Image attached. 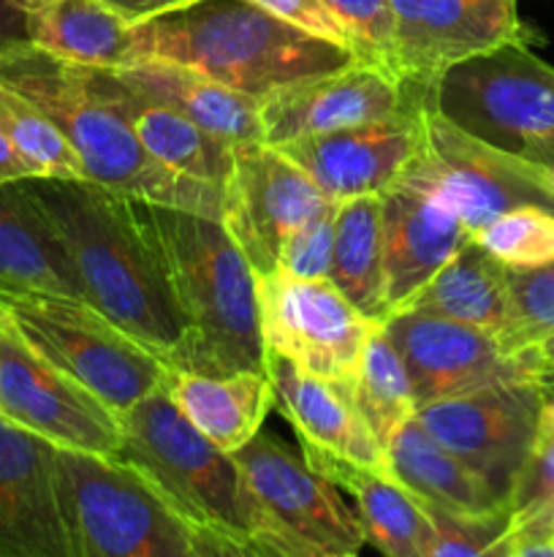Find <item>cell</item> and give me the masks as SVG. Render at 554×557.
Masks as SVG:
<instances>
[{"label":"cell","mask_w":554,"mask_h":557,"mask_svg":"<svg viewBox=\"0 0 554 557\" xmlns=\"http://www.w3.org/2000/svg\"><path fill=\"white\" fill-rule=\"evenodd\" d=\"M20 183L63 243L81 299L166 368L182 370L188 324L136 228L128 199L90 180L27 177Z\"/></svg>","instance_id":"cell-1"},{"label":"cell","mask_w":554,"mask_h":557,"mask_svg":"<svg viewBox=\"0 0 554 557\" xmlns=\"http://www.w3.org/2000/svg\"><path fill=\"white\" fill-rule=\"evenodd\" d=\"M136 228L155 256L190 332V373H266L259 277L221 218L128 199Z\"/></svg>","instance_id":"cell-2"},{"label":"cell","mask_w":554,"mask_h":557,"mask_svg":"<svg viewBox=\"0 0 554 557\" xmlns=\"http://www.w3.org/2000/svg\"><path fill=\"white\" fill-rule=\"evenodd\" d=\"M0 82L41 109L79 158L85 177L125 199L223 215V188L182 177L141 147L130 125L103 101L81 65L63 63L33 44L0 52Z\"/></svg>","instance_id":"cell-3"},{"label":"cell","mask_w":554,"mask_h":557,"mask_svg":"<svg viewBox=\"0 0 554 557\" xmlns=\"http://www.w3.org/2000/svg\"><path fill=\"white\" fill-rule=\"evenodd\" d=\"M139 60L179 63L261 101L293 82L353 63V54L250 0H196L134 25V63Z\"/></svg>","instance_id":"cell-4"},{"label":"cell","mask_w":554,"mask_h":557,"mask_svg":"<svg viewBox=\"0 0 554 557\" xmlns=\"http://www.w3.org/2000/svg\"><path fill=\"white\" fill-rule=\"evenodd\" d=\"M117 462L139 473L185 522L234 533L282 531L244 484L231 455L179 413L166 389L119 413Z\"/></svg>","instance_id":"cell-5"},{"label":"cell","mask_w":554,"mask_h":557,"mask_svg":"<svg viewBox=\"0 0 554 557\" xmlns=\"http://www.w3.org/2000/svg\"><path fill=\"white\" fill-rule=\"evenodd\" d=\"M0 319L43 362L92 392L117 417L168 381L172 368L81 299L0 286Z\"/></svg>","instance_id":"cell-6"},{"label":"cell","mask_w":554,"mask_h":557,"mask_svg":"<svg viewBox=\"0 0 554 557\" xmlns=\"http://www.w3.org/2000/svg\"><path fill=\"white\" fill-rule=\"evenodd\" d=\"M58 479L74 557H199L188 522L123 462L58 449Z\"/></svg>","instance_id":"cell-7"},{"label":"cell","mask_w":554,"mask_h":557,"mask_svg":"<svg viewBox=\"0 0 554 557\" xmlns=\"http://www.w3.org/2000/svg\"><path fill=\"white\" fill-rule=\"evenodd\" d=\"M400 185L449 207L473 237L494 218L519 207L554 212V183L541 166L467 134L435 107L432 98L421 114V145Z\"/></svg>","instance_id":"cell-8"},{"label":"cell","mask_w":554,"mask_h":557,"mask_svg":"<svg viewBox=\"0 0 554 557\" xmlns=\"http://www.w3.org/2000/svg\"><path fill=\"white\" fill-rule=\"evenodd\" d=\"M432 103L467 134L521 152L554 136V65L532 44H505L445 71Z\"/></svg>","instance_id":"cell-9"},{"label":"cell","mask_w":554,"mask_h":557,"mask_svg":"<svg viewBox=\"0 0 554 557\" xmlns=\"http://www.w3.org/2000/svg\"><path fill=\"white\" fill-rule=\"evenodd\" d=\"M259 308L266 351L348 389L369 337L383 326L358 313L329 281H302L280 270L259 277Z\"/></svg>","instance_id":"cell-10"},{"label":"cell","mask_w":554,"mask_h":557,"mask_svg":"<svg viewBox=\"0 0 554 557\" xmlns=\"http://www.w3.org/2000/svg\"><path fill=\"white\" fill-rule=\"evenodd\" d=\"M543 395L527 381H503L416 408L421 428L476 471L508 504L532 444Z\"/></svg>","instance_id":"cell-11"},{"label":"cell","mask_w":554,"mask_h":557,"mask_svg":"<svg viewBox=\"0 0 554 557\" xmlns=\"http://www.w3.org/2000/svg\"><path fill=\"white\" fill-rule=\"evenodd\" d=\"M335 205L288 156L266 141L234 147V172L223 188V226L255 277L277 270L282 245L302 223Z\"/></svg>","instance_id":"cell-12"},{"label":"cell","mask_w":554,"mask_h":557,"mask_svg":"<svg viewBox=\"0 0 554 557\" xmlns=\"http://www.w3.org/2000/svg\"><path fill=\"white\" fill-rule=\"evenodd\" d=\"M394 14V74L432 90L462 60L505 44H532L519 0H389Z\"/></svg>","instance_id":"cell-13"},{"label":"cell","mask_w":554,"mask_h":557,"mask_svg":"<svg viewBox=\"0 0 554 557\" xmlns=\"http://www.w3.org/2000/svg\"><path fill=\"white\" fill-rule=\"evenodd\" d=\"M429 98L432 90L402 85L386 71L353 60L342 69L307 76L261 98V134L266 145L282 147L396 117Z\"/></svg>","instance_id":"cell-14"},{"label":"cell","mask_w":554,"mask_h":557,"mask_svg":"<svg viewBox=\"0 0 554 557\" xmlns=\"http://www.w3.org/2000/svg\"><path fill=\"white\" fill-rule=\"evenodd\" d=\"M231 457L250 493L282 531L331 555L358 557L364 531L356 511L291 446L261 430Z\"/></svg>","instance_id":"cell-15"},{"label":"cell","mask_w":554,"mask_h":557,"mask_svg":"<svg viewBox=\"0 0 554 557\" xmlns=\"http://www.w3.org/2000/svg\"><path fill=\"white\" fill-rule=\"evenodd\" d=\"M383 330L405 364L416 408L503 381H527L519 357L476 326L400 310L386 319Z\"/></svg>","instance_id":"cell-16"},{"label":"cell","mask_w":554,"mask_h":557,"mask_svg":"<svg viewBox=\"0 0 554 557\" xmlns=\"http://www.w3.org/2000/svg\"><path fill=\"white\" fill-rule=\"evenodd\" d=\"M421 107L378 123L310 136L277 150L291 158L329 201L383 196L396 188L421 145Z\"/></svg>","instance_id":"cell-17"},{"label":"cell","mask_w":554,"mask_h":557,"mask_svg":"<svg viewBox=\"0 0 554 557\" xmlns=\"http://www.w3.org/2000/svg\"><path fill=\"white\" fill-rule=\"evenodd\" d=\"M0 557H74L58 446L0 417Z\"/></svg>","instance_id":"cell-18"},{"label":"cell","mask_w":554,"mask_h":557,"mask_svg":"<svg viewBox=\"0 0 554 557\" xmlns=\"http://www.w3.org/2000/svg\"><path fill=\"white\" fill-rule=\"evenodd\" d=\"M473 237L432 196L396 185L383 194V283L389 315L400 313Z\"/></svg>","instance_id":"cell-19"},{"label":"cell","mask_w":554,"mask_h":557,"mask_svg":"<svg viewBox=\"0 0 554 557\" xmlns=\"http://www.w3.org/2000/svg\"><path fill=\"white\" fill-rule=\"evenodd\" d=\"M266 375L275 386V408L297 430L302 449L389 471L386 449L364 424L348 386L304 373L275 351H266Z\"/></svg>","instance_id":"cell-20"},{"label":"cell","mask_w":554,"mask_h":557,"mask_svg":"<svg viewBox=\"0 0 554 557\" xmlns=\"http://www.w3.org/2000/svg\"><path fill=\"white\" fill-rule=\"evenodd\" d=\"M85 69V65H81ZM103 101L130 125L147 152L182 177L226 188L234 172V145L201 128L185 114L139 96L109 69H85Z\"/></svg>","instance_id":"cell-21"},{"label":"cell","mask_w":554,"mask_h":557,"mask_svg":"<svg viewBox=\"0 0 554 557\" xmlns=\"http://www.w3.org/2000/svg\"><path fill=\"white\" fill-rule=\"evenodd\" d=\"M313 471L353 498V511L364 531V544L383 557H424L435 539V520L421 500L413 498L389 471L356 466L318 449H302Z\"/></svg>","instance_id":"cell-22"},{"label":"cell","mask_w":554,"mask_h":557,"mask_svg":"<svg viewBox=\"0 0 554 557\" xmlns=\"http://www.w3.org/2000/svg\"><path fill=\"white\" fill-rule=\"evenodd\" d=\"M109 71L134 92L185 114L196 125L226 139L228 145L264 141L259 114L261 101L242 96L199 71L168 60H139Z\"/></svg>","instance_id":"cell-23"},{"label":"cell","mask_w":554,"mask_h":557,"mask_svg":"<svg viewBox=\"0 0 554 557\" xmlns=\"http://www.w3.org/2000/svg\"><path fill=\"white\" fill-rule=\"evenodd\" d=\"M166 395L185 419L226 455L242 449L275 408V386L261 370L228 375L168 370Z\"/></svg>","instance_id":"cell-24"},{"label":"cell","mask_w":554,"mask_h":557,"mask_svg":"<svg viewBox=\"0 0 554 557\" xmlns=\"http://www.w3.org/2000/svg\"><path fill=\"white\" fill-rule=\"evenodd\" d=\"M386 468L416 500L454 517H489L508 511V504L440 446L416 417L400 428L386 446Z\"/></svg>","instance_id":"cell-25"},{"label":"cell","mask_w":554,"mask_h":557,"mask_svg":"<svg viewBox=\"0 0 554 557\" xmlns=\"http://www.w3.org/2000/svg\"><path fill=\"white\" fill-rule=\"evenodd\" d=\"M0 286L81 299L63 243L20 180H0Z\"/></svg>","instance_id":"cell-26"},{"label":"cell","mask_w":554,"mask_h":557,"mask_svg":"<svg viewBox=\"0 0 554 557\" xmlns=\"http://www.w3.org/2000/svg\"><path fill=\"white\" fill-rule=\"evenodd\" d=\"M405 310L476 326L500 341L508 326L505 264H500L476 237H467L454 259L413 297Z\"/></svg>","instance_id":"cell-27"},{"label":"cell","mask_w":554,"mask_h":557,"mask_svg":"<svg viewBox=\"0 0 554 557\" xmlns=\"http://www.w3.org/2000/svg\"><path fill=\"white\" fill-rule=\"evenodd\" d=\"M30 44L85 69L134 63V25L101 0H52L30 14Z\"/></svg>","instance_id":"cell-28"},{"label":"cell","mask_w":554,"mask_h":557,"mask_svg":"<svg viewBox=\"0 0 554 557\" xmlns=\"http://www.w3.org/2000/svg\"><path fill=\"white\" fill-rule=\"evenodd\" d=\"M326 281L367 319L386 324L383 196H356L337 205L335 250Z\"/></svg>","instance_id":"cell-29"},{"label":"cell","mask_w":554,"mask_h":557,"mask_svg":"<svg viewBox=\"0 0 554 557\" xmlns=\"http://www.w3.org/2000/svg\"><path fill=\"white\" fill-rule=\"evenodd\" d=\"M351 395L364 424L383 449L400 433L402 424L416 417V397H413L411 379H407L405 364H402L400 354H396L394 343L389 341L383 326L375 330L367 348H364L356 379L351 384Z\"/></svg>","instance_id":"cell-30"},{"label":"cell","mask_w":554,"mask_h":557,"mask_svg":"<svg viewBox=\"0 0 554 557\" xmlns=\"http://www.w3.org/2000/svg\"><path fill=\"white\" fill-rule=\"evenodd\" d=\"M0 136L36 169L38 177L87 180L79 158L52 120L0 82Z\"/></svg>","instance_id":"cell-31"},{"label":"cell","mask_w":554,"mask_h":557,"mask_svg":"<svg viewBox=\"0 0 554 557\" xmlns=\"http://www.w3.org/2000/svg\"><path fill=\"white\" fill-rule=\"evenodd\" d=\"M508 528L554 536V397H543L532 444L511 487Z\"/></svg>","instance_id":"cell-32"},{"label":"cell","mask_w":554,"mask_h":557,"mask_svg":"<svg viewBox=\"0 0 554 557\" xmlns=\"http://www.w3.org/2000/svg\"><path fill=\"white\" fill-rule=\"evenodd\" d=\"M508 283V326L500 346L519 354L554 332V259L541 267H505Z\"/></svg>","instance_id":"cell-33"},{"label":"cell","mask_w":554,"mask_h":557,"mask_svg":"<svg viewBox=\"0 0 554 557\" xmlns=\"http://www.w3.org/2000/svg\"><path fill=\"white\" fill-rule=\"evenodd\" d=\"M478 243L505 267L527 270L554 259V212L519 207L494 218L476 234Z\"/></svg>","instance_id":"cell-34"},{"label":"cell","mask_w":554,"mask_h":557,"mask_svg":"<svg viewBox=\"0 0 554 557\" xmlns=\"http://www.w3.org/2000/svg\"><path fill=\"white\" fill-rule=\"evenodd\" d=\"M356 63L394 74V14L389 0H318Z\"/></svg>","instance_id":"cell-35"},{"label":"cell","mask_w":554,"mask_h":557,"mask_svg":"<svg viewBox=\"0 0 554 557\" xmlns=\"http://www.w3.org/2000/svg\"><path fill=\"white\" fill-rule=\"evenodd\" d=\"M429 515L435 520V539L424 557H508V511L454 517L429 509Z\"/></svg>","instance_id":"cell-36"},{"label":"cell","mask_w":554,"mask_h":557,"mask_svg":"<svg viewBox=\"0 0 554 557\" xmlns=\"http://www.w3.org/2000/svg\"><path fill=\"white\" fill-rule=\"evenodd\" d=\"M190 539L199 557H340L288 531L234 533L223 528L190 525Z\"/></svg>","instance_id":"cell-37"},{"label":"cell","mask_w":554,"mask_h":557,"mask_svg":"<svg viewBox=\"0 0 554 557\" xmlns=\"http://www.w3.org/2000/svg\"><path fill=\"white\" fill-rule=\"evenodd\" d=\"M335 221L337 205H329L302 223L282 245L277 270L302 281H326L335 250Z\"/></svg>","instance_id":"cell-38"},{"label":"cell","mask_w":554,"mask_h":557,"mask_svg":"<svg viewBox=\"0 0 554 557\" xmlns=\"http://www.w3.org/2000/svg\"><path fill=\"white\" fill-rule=\"evenodd\" d=\"M250 3L261 5L264 11L275 14L277 20L288 22V25L310 33V36H318L324 38V41H331L337 44V47L348 49L340 27H337L335 20L326 14V9L318 0H250Z\"/></svg>","instance_id":"cell-39"},{"label":"cell","mask_w":554,"mask_h":557,"mask_svg":"<svg viewBox=\"0 0 554 557\" xmlns=\"http://www.w3.org/2000/svg\"><path fill=\"white\" fill-rule=\"evenodd\" d=\"M525 368L527 381L541 389L543 397H554V332L516 354Z\"/></svg>","instance_id":"cell-40"},{"label":"cell","mask_w":554,"mask_h":557,"mask_svg":"<svg viewBox=\"0 0 554 557\" xmlns=\"http://www.w3.org/2000/svg\"><path fill=\"white\" fill-rule=\"evenodd\" d=\"M101 3H106L128 25H141V22H150L155 16L185 9V5L196 3V0H101Z\"/></svg>","instance_id":"cell-41"},{"label":"cell","mask_w":554,"mask_h":557,"mask_svg":"<svg viewBox=\"0 0 554 557\" xmlns=\"http://www.w3.org/2000/svg\"><path fill=\"white\" fill-rule=\"evenodd\" d=\"M30 44V14L11 0H0V52Z\"/></svg>","instance_id":"cell-42"},{"label":"cell","mask_w":554,"mask_h":557,"mask_svg":"<svg viewBox=\"0 0 554 557\" xmlns=\"http://www.w3.org/2000/svg\"><path fill=\"white\" fill-rule=\"evenodd\" d=\"M508 557H554V536L508 528Z\"/></svg>","instance_id":"cell-43"},{"label":"cell","mask_w":554,"mask_h":557,"mask_svg":"<svg viewBox=\"0 0 554 557\" xmlns=\"http://www.w3.org/2000/svg\"><path fill=\"white\" fill-rule=\"evenodd\" d=\"M27 177H38L36 169L9 145V139L0 136V180H3V183H16V180Z\"/></svg>","instance_id":"cell-44"},{"label":"cell","mask_w":554,"mask_h":557,"mask_svg":"<svg viewBox=\"0 0 554 557\" xmlns=\"http://www.w3.org/2000/svg\"><path fill=\"white\" fill-rule=\"evenodd\" d=\"M11 3H16L20 9H25L27 14H36V11H41L43 5H49L52 0H11Z\"/></svg>","instance_id":"cell-45"}]
</instances>
